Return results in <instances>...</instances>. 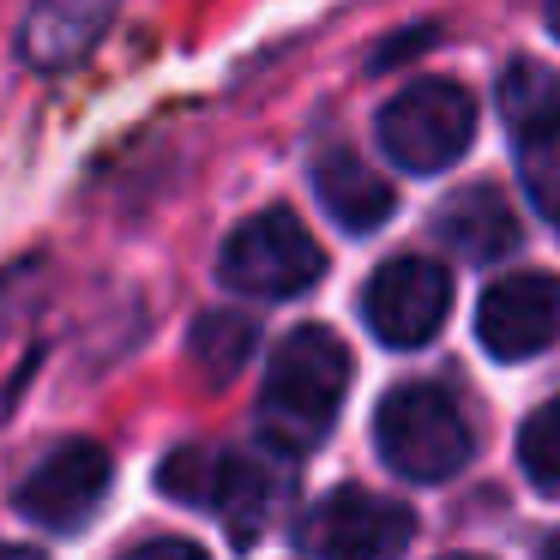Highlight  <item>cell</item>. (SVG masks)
Listing matches in <instances>:
<instances>
[{
    "label": "cell",
    "instance_id": "obj_21",
    "mask_svg": "<svg viewBox=\"0 0 560 560\" xmlns=\"http://www.w3.org/2000/svg\"><path fill=\"white\" fill-rule=\"evenodd\" d=\"M446 560H482V555H446Z\"/></svg>",
    "mask_w": 560,
    "mask_h": 560
},
{
    "label": "cell",
    "instance_id": "obj_4",
    "mask_svg": "<svg viewBox=\"0 0 560 560\" xmlns=\"http://www.w3.org/2000/svg\"><path fill=\"white\" fill-rule=\"evenodd\" d=\"M218 271H223V283L242 290V295L290 302V295L307 290V283H319L326 254H319V242L307 235V223L295 218V211L271 206V211H259V218H247L242 230L223 242Z\"/></svg>",
    "mask_w": 560,
    "mask_h": 560
},
{
    "label": "cell",
    "instance_id": "obj_13",
    "mask_svg": "<svg viewBox=\"0 0 560 560\" xmlns=\"http://www.w3.org/2000/svg\"><path fill=\"white\" fill-rule=\"evenodd\" d=\"M254 343H259L254 319L230 314V307L199 314L194 331H187V355H194V374L206 380V386H230V380L254 362Z\"/></svg>",
    "mask_w": 560,
    "mask_h": 560
},
{
    "label": "cell",
    "instance_id": "obj_12",
    "mask_svg": "<svg viewBox=\"0 0 560 560\" xmlns=\"http://www.w3.org/2000/svg\"><path fill=\"white\" fill-rule=\"evenodd\" d=\"M314 194H319V206L355 235L380 230V223L392 218V206H398V194H392L355 151H326V158L314 163Z\"/></svg>",
    "mask_w": 560,
    "mask_h": 560
},
{
    "label": "cell",
    "instance_id": "obj_9",
    "mask_svg": "<svg viewBox=\"0 0 560 560\" xmlns=\"http://www.w3.org/2000/svg\"><path fill=\"white\" fill-rule=\"evenodd\" d=\"M109 476H115L109 452H103L97 440H67V446H55L49 458L19 482V512L49 524V530H73V524H85L91 512H97V500L109 494Z\"/></svg>",
    "mask_w": 560,
    "mask_h": 560
},
{
    "label": "cell",
    "instance_id": "obj_10",
    "mask_svg": "<svg viewBox=\"0 0 560 560\" xmlns=\"http://www.w3.org/2000/svg\"><path fill=\"white\" fill-rule=\"evenodd\" d=\"M109 19H115V0H37L25 31H19V55L43 73H55V67L79 61L109 31Z\"/></svg>",
    "mask_w": 560,
    "mask_h": 560
},
{
    "label": "cell",
    "instance_id": "obj_2",
    "mask_svg": "<svg viewBox=\"0 0 560 560\" xmlns=\"http://www.w3.org/2000/svg\"><path fill=\"white\" fill-rule=\"evenodd\" d=\"M374 446L410 482H446L470 458V422H464V410L440 386L416 380V386H398L380 398Z\"/></svg>",
    "mask_w": 560,
    "mask_h": 560
},
{
    "label": "cell",
    "instance_id": "obj_19",
    "mask_svg": "<svg viewBox=\"0 0 560 560\" xmlns=\"http://www.w3.org/2000/svg\"><path fill=\"white\" fill-rule=\"evenodd\" d=\"M548 31L560 37V0H548Z\"/></svg>",
    "mask_w": 560,
    "mask_h": 560
},
{
    "label": "cell",
    "instance_id": "obj_18",
    "mask_svg": "<svg viewBox=\"0 0 560 560\" xmlns=\"http://www.w3.org/2000/svg\"><path fill=\"white\" fill-rule=\"evenodd\" d=\"M0 560H43V555H37V548H25V542H19V548L0 542Z\"/></svg>",
    "mask_w": 560,
    "mask_h": 560
},
{
    "label": "cell",
    "instance_id": "obj_17",
    "mask_svg": "<svg viewBox=\"0 0 560 560\" xmlns=\"http://www.w3.org/2000/svg\"><path fill=\"white\" fill-rule=\"evenodd\" d=\"M121 560H211L199 542H187V536H163V542H139L133 555H121Z\"/></svg>",
    "mask_w": 560,
    "mask_h": 560
},
{
    "label": "cell",
    "instance_id": "obj_7",
    "mask_svg": "<svg viewBox=\"0 0 560 560\" xmlns=\"http://www.w3.org/2000/svg\"><path fill=\"white\" fill-rule=\"evenodd\" d=\"M452 314V271L434 266L422 254H404V259H386V266L368 278L362 290V319L380 343L392 350H416L428 343Z\"/></svg>",
    "mask_w": 560,
    "mask_h": 560
},
{
    "label": "cell",
    "instance_id": "obj_6",
    "mask_svg": "<svg viewBox=\"0 0 560 560\" xmlns=\"http://www.w3.org/2000/svg\"><path fill=\"white\" fill-rule=\"evenodd\" d=\"M416 536L410 506L368 488H331L302 518V548L314 560H398Z\"/></svg>",
    "mask_w": 560,
    "mask_h": 560
},
{
    "label": "cell",
    "instance_id": "obj_16",
    "mask_svg": "<svg viewBox=\"0 0 560 560\" xmlns=\"http://www.w3.org/2000/svg\"><path fill=\"white\" fill-rule=\"evenodd\" d=\"M518 464L536 488H555L560 494V398H548L542 410L524 416L518 428Z\"/></svg>",
    "mask_w": 560,
    "mask_h": 560
},
{
    "label": "cell",
    "instance_id": "obj_1",
    "mask_svg": "<svg viewBox=\"0 0 560 560\" xmlns=\"http://www.w3.org/2000/svg\"><path fill=\"white\" fill-rule=\"evenodd\" d=\"M350 392V350L326 326H295L271 350L266 392H259V440L271 452H307L338 422V404Z\"/></svg>",
    "mask_w": 560,
    "mask_h": 560
},
{
    "label": "cell",
    "instance_id": "obj_8",
    "mask_svg": "<svg viewBox=\"0 0 560 560\" xmlns=\"http://www.w3.org/2000/svg\"><path fill=\"white\" fill-rule=\"evenodd\" d=\"M476 338L500 362H530L560 338V278L548 271H512L476 307Z\"/></svg>",
    "mask_w": 560,
    "mask_h": 560
},
{
    "label": "cell",
    "instance_id": "obj_5",
    "mask_svg": "<svg viewBox=\"0 0 560 560\" xmlns=\"http://www.w3.org/2000/svg\"><path fill=\"white\" fill-rule=\"evenodd\" d=\"M500 115L518 145L524 194L548 223H560V79L536 61H512L500 79Z\"/></svg>",
    "mask_w": 560,
    "mask_h": 560
},
{
    "label": "cell",
    "instance_id": "obj_11",
    "mask_svg": "<svg viewBox=\"0 0 560 560\" xmlns=\"http://www.w3.org/2000/svg\"><path fill=\"white\" fill-rule=\"evenodd\" d=\"M434 223L452 242V254L470 259V266H494L500 254L518 247V218L500 199V187H464V194H452Z\"/></svg>",
    "mask_w": 560,
    "mask_h": 560
},
{
    "label": "cell",
    "instance_id": "obj_15",
    "mask_svg": "<svg viewBox=\"0 0 560 560\" xmlns=\"http://www.w3.org/2000/svg\"><path fill=\"white\" fill-rule=\"evenodd\" d=\"M223 476H230V452H206V446H182L163 458L158 470V488L182 506H199V512H218L223 500Z\"/></svg>",
    "mask_w": 560,
    "mask_h": 560
},
{
    "label": "cell",
    "instance_id": "obj_20",
    "mask_svg": "<svg viewBox=\"0 0 560 560\" xmlns=\"http://www.w3.org/2000/svg\"><path fill=\"white\" fill-rule=\"evenodd\" d=\"M542 560H560V536H548V548H542Z\"/></svg>",
    "mask_w": 560,
    "mask_h": 560
},
{
    "label": "cell",
    "instance_id": "obj_14",
    "mask_svg": "<svg viewBox=\"0 0 560 560\" xmlns=\"http://www.w3.org/2000/svg\"><path fill=\"white\" fill-rule=\"evenodd\" d=\"M278 500H283V476L271 470L266 458H230L218 518L230 524L235 542H254V536H266V524H271V512H278Z\"/></svg>",
    "mask_w": 560,
    "mask_h": 560
},
{
    "label": "cell",
    "instance_id": "obj_3",
    "mask_svg": "<svg viewBox=\"0 0 560 560\" xmlns=\"http://www.w3.org/2000/svg\"><path fill=\"white\" fill-rule=\"evenodd\" d=\"M476 139V103L458 79H416L380 109V145L398 170L440 175L470 151Z\"/></svg>",
    "mask_w": 560,
    "mask_h": 560
}]
</instances>
